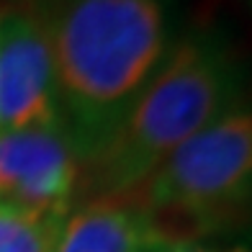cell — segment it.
Here are the masks:
<instances>
[{
  "instance_id": "6da1fadb",
  "label": "cell",
  "mask_w": 252,
  "mask_h": 252,
  "mask_svg": "<svg viewBox=\"0 0 252 252\" xmlns=\"http://www.w3.org/2000/svg\"><path fill=\"white\" fill-rule=\"evenodd\" d=\"M47 31L62 126L90 167L170 52L167 10L162 0H60Z\"/></svg>"
},
{
  "instance_id": "7a4b0ae2",
  "label": "cell",
  "mask_w": 252,
  "mask_h": 252,
  "mask_svg": "<svg viewBox=\"0 0 252 252\" xmlns=\"http://www.w3.org/2000/svg\"><path fill=\"white\" fill-rule=\"evenodd\" d=\"M242 88V64L224 39L206 31L180 39L90 165L98 196L136 190L180 144L237 108Z\"/></svg>"
},
{
  "instance_id": "3957f363",
  "label": "cell",
  "mask_w": 252,
  "mask_h": 252,
  "mask_svg": "<svg viewBox=\"0 0 252 252\" xmlns=\"http://www.w3.org/2000/svg\"><path fill=\"white\" fill-rule=\"evenodd\" d=\"M131 193L173 245L242 219L252 209V108L237 106L209 124Z\"/></svg>"
},
{
  "instance_id": "277c9868",
  "label": "cell",
  "mask_w": 252,
  "mask_h": 252,
  "mask_svg": "<svg viewBox=\"0 0 252 252\" xmlns=\"http://www.w3.org/2000/svg\"><path fill=\"white\" fill-rule=\"evenodd\" d=\"M57 124H62V116L47 24L29 13L3 16V24H0V131Z\"/></svg>"
},
{
  "instance_id": "5b68a950",
  "label": "cell",
  "mask_w": 252,
  "mask_h": 252,
  "mask_svg": "<svg viewBox=\"0 0 252 252\" xmlns=\"http://www.w3.org/2000/svg\"><path fill=\"white\" fill-rule=\"evenodd\" d=\"M83 165L64 126L0 131V198L33 211L67 214Z\"/></svg>"
},
{
  "instance_id": "8992f818",
  "label": "cell",
  "mask_w": 252,
  "mask_h": 252,
  "mask_svg": "<svg viewBox=\"0 0 252 252\" xmlns=\"http://www.w3.org/2000/svg\"><path fill=\"white\" fill-rule=\"evenodd\" d=\"M175 247L134 196H95L64 221L54 252H167Z\"/></svg>"
},
{
  "instance_id": "52a82bcc",
  "label": "cell",
  "mask_w": 252,
  "mask_h": 252,
  "mask_svg": "<svg viewBox=\"0 0 252 252\" xmlns=\"http://www.w3.org/2000/svg\"><path fill=\"white\" fill-rule=\"evenodd\" d=\"M67 214L33 211L0 198V252H54Z\"/></svg>"
},
{
  "instance_id": "ba28073f",
  "label": "cell",
  "mask_w": 252,
  "mask_h": 252,
  "mask_svg": "<svg viewBox=\"0 0 252 252\" xmlns=\"http://www.w3.org/2000/svg\"><path fill=\"white\" fill-rule=\"evenodd\" d=\"M167 252H216V250H206V247H198V245H175ZM229 252H247V250H229Z\"/></svg>"
},
{
  "instance_id": "9c48e42d",
  "label": "cell",
  "mask_w": 252,
  "mask_h": 252,
  "mask_svg": "<svg viewBox=\"0 0 252 252\" xmlns=\"http://www.w3.org/2000/svg\"><path fill=\"white\" fill-rule=\"evenodd\" d=\"M0 24H3V13H0Z\"/></svg>"
}]
</instances>
